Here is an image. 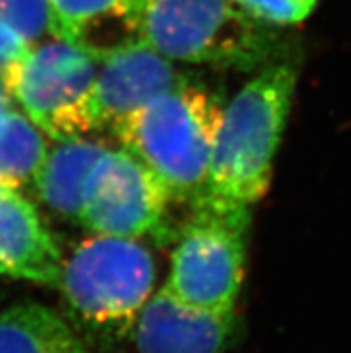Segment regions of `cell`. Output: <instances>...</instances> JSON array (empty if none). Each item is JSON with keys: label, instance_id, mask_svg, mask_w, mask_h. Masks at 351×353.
I'll use <instances>...</instances> for the list:
<instances>
[{"label": "cell", "instance_id": "obj_2", "mask_svg": "<svg viewBox=\"0 0 351 353\" xmlns=\"http://www.w3.org/2000/svg\"><path fill=\"white\" fill-rule=\"evenodd\" d=\"M223 108L212 92L188 81L129 115L113 134L160 179L170 199L196 205L206 196Z\"/></svg>", "mask_w": 351, "mask_h": 353}, {"label": "cell", "instance_id": "obj_14", "mask_svg": "<svg viewBox=\"0 0 351 353\" xmlns=\"http://www.w3.org/2000/svg\"><path fill=\"white\" fill-rule=\"evenodd\" d=\"M47 149L45 133L29 117L6 110L0 115V187L18 190L34 183Z\"/></svg>", "mask_w": 351, "mask_h": 353}, {"label": "cell", "instance_id": "obj_9", "mask_svg": "<svg viewBox=\"0 0 351 353\" xmlns=\"http://www.w3.org/2000/svg\"><path fill=\"white\" fill-rule=\"evenodd\" d=\"M235 334V310L185 303L161 287L133 327L138 353H224Z\"/></svg>", "mask_w": 351, "mask_h": 353}, {"label": "cell", "instance_id": "obj_15", "mask_svg": "<svg viewBox=\"0 0 351 353\" xmlns=\"http://www.w3.org/2000/svg\"><path fill=\"white\" fill-rule=\"evenodd\" d=\"M0 22L31 47L45 34L54 36L50 0H0Z\"/></svg>", "mask_w": 351, "mask_h": 353}, {"label": "cell", "instance_id": "obj_8", "mask_svg": "<svg viewBox=\"0 0 351 353\" xmlns=\"http://www.w3.org/2000/svg\"><path fill=\"white\" fill-rule=\"evenodd\" d=\"M97 59L94 85L97 130L113 131L152 99L190 81L142 38L119 45Z\"/></svg>", "mask_w": 351, "mask_h": 353}, {"label": "cell", "instance_id": "obj_4", "mask_svg": "<svg viewBox=\"0 0 351 353\" xmlns=\"http://www.w3.org/2000/svg\"><path fill=\"white\" fill-rule=\"evenodd\" d=\"M235 0H149L140 38L170 61L251 70L271 52V36Z\"/></svg>", "mask_w": 351, "mask_h": 353}, {"label": "cell", "instance_id": "obj_7", "mask_svg": "<svg viewBox=\"0 0 351 353\" xmlns=\"http://www.w3.org/2000/svg\"><path fill=\"white\" fill-rule=\"evenodd\" d=\"M167 188L126 149H106L95 163L79 224L101 235L140 239L163 226Z\"/></svg>", "mask_w": 351, "mask_h": 353}, {"label": "cell", "instance_id": "obj_1", "mask_svg": "<svg viewBox=\"0 0 351 353\" xmlns=\"http://www.w3.org/2000/svg\"><path fill=\"white\" fill-rule=\"evenodd\" d=\"M296 83L292 63H271L223 108L205 197L251 206L267 192Z\"/></svg>", "mask_w": 351, "mask_h": 353}, {"label": "cell", "instance_id": "obj_10", "mask_svg": "<svg viewBox=\"0 0 351 353\" xmlns=\"http://www.w3.org/2000/svg\"><path fill=\"white\" fill-rule=\"evenodd\" d=\"M63 256L34 206L0 187V274L59 285Z\"/></svg>", "mask_w": 351, "mask_h": 353}, {"label": "cell", "instance_id": "obj_11", "mask_svg": "<svg viewBox=\"0 0 351 353\" xmlns=\"http://www.w3.org/2000/svg\"><path fill=\"white\" fill-rule=\"evenodd\" d=\"M149 0H50L52 32L99 58L140 38V20Z\"/></svg>", "mask_w": 351, "mask_h": 353}, {"label": "cell", "instance_id": "obj_18", "mask_svg": "<svg viewBox=\"0 0 351 353\" xmlns=\"http://www.w3.org/2000/svg\"><path fill=\"white\" fill-rule=\"evenodd\" d=\"M6 110H9V94L6 92L4 85L0 83V115H2Z\"/></svg>", "mask_w": 351, "mask_h": 353}, {"label": "cell", "instance_id": "obj_13", "mask_svg": "<svg viewBox=\"0 0 351 353\" xmlns=\"http://www.w3.org/2000/svg\"><path fill=\"white\" fill-rule=\"evenodd\" d=\"M0 353H92L58 310L34 303L0 310Z\"/></svg>", "mask_w": 351, "mask_h": 353}, {"label": "cell", "instance_id": "obj_16", "mask_svg": "<svg viewBox=\"0 0 351 353\" xmlns=\"http://www.w3.org/2000/svg\"><path fill=\"white\" fill-rule=\"evenodd\" d=\"M242 11L265 26H290L303 22L317 0H235Z\"/></svg>", "mask_w": 351, "mask_h": 353}, {"label": "cell", "instance_id": "obj_6", "mask_svg": "<svg viewBox=\"0 0 351 353\" xmlns=\"http://www.w3.org/2000/svg\"><path fill=\"white\" fill-rule=\"evenodd\" d=\"M99 59L65 40L32 45L4 79L23 115L52 140L97 131L94 85Z\"/></svg>", "mask_w": 351, "mask_h": 353}, {"label": "cell", "instance_id": "obj_17", "mask_svg": "<svg viewBox=\"0 0 351 353\" xmlns=\"http://www.w3.org/2000/svg\"><path fill=\"white\" fill-rule=\"evenodd\" d=\"M31 49V45L26 43L22 36L0 22V83L4 85V79L11 72V68Z\"/></svg>", "mask_w": 351, "mask_h": 353}, {"label": "cell", "instance_id": "obj_3", "mask_svg": "<svg viewBox=\"0 0 351 353\" xmlns=\"http://www.w3.org/2000/svg\"><path fill=\"white\" fill-rule=\"evenodd\" d=\"M154 278V260L138 239L95 233L63 260L58 287L92 330L117 339L133 332Z\"/></svg>", "mask_w": 351, "mask_h": 353}, {"label": "cell", "instance_id": "obj_12", "mask_svg": "<svg viewBox=\"0 0 351 353\" xmlns=\"http://www.w3.org/2000/svg\"><path fill=\"white\" fill-rule=\"evenodd\" d=\"M106 149L104 143L85 137L58 140L47 149L34 178L41 201L63 219L79 223L90 174Z\"/></svg>", "mask_w": 351, "mask_h": 353}, {"label": "cell", "instance_id": "obj_5", "mask_svg": "<svg viewBox=\"0 0 351 353\" xmlns=\"http://www.w3.org/2000/svg\"><path fill=\"white\" fill-rule=\"evenodd\" d=\"M176 239L165 289L185 303L235 310L242 289L249 206L203 197Z\"/></svg>", "mask_w": 351, "mask_h": 353}]
</instances>
